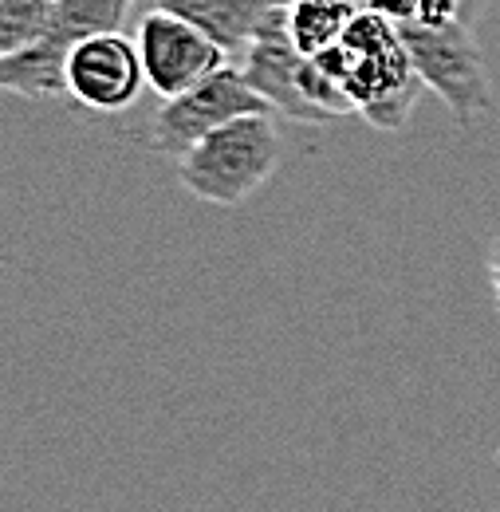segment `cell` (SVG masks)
Returning a JSON list of instances; mask_svg holds the SVG:
<instances>
[{
	"label": "cell",
	"instance_id": "13",
	"mask_svg": "<svg viewBox=\"0 0 500 512\" xmlns=\"http://www.w3.org/2000/svg\"><path fill=\"white\" fill-rule=\"evenodd\" d=\"M418 4H422V0H363V8H367V12L382 16V20H386V24H394V28L418 24Z\"/></svg>",
	"mask_w": 500,
	"mask_h": 512
},
{
	"label": "cell",
	"instance_id": "9",
	"mask_svg": "<svg viewBox=\"0 0 500 512\" xmlns=\"http://www.w3.org/2000/svg\"><path fill=\"white\" fill-rule=\"evenodd\" d=\"M288 4L292 0H154V8L189 20L229 56H245L260 24L276 8H288Z\"/></svg>",
	"mask_w": 500,
	"mask_h": 512
},
{
	"label": "cell",
	"instance_id": "3",
	"mask_svg": "<svg viewBox=\"0 0 500 512\" xmlns=\"http://www.w3.org/2000/svg\"><path fill=\"white\" fill-rule=\"evenodd\" d=\"M134 4L138 0H60L48 32L32 48L0 56V87L24 99L67 95V56L95 36L119 32Z\"/></svg>",
	"mask_w": 500,
	"mask_h": 512
},
{
	"label": "cell",
	"instance_id": "5",
	"mask_svg": "<svg viewBox=\"0 0 500 512\" xmlns=\"http://www.w3.org/2000/svg\"><path fill=\"white\" fill-rule=\"evenodd\" d=\"M260 111H268L264 99L245 83L241 67L229 64V67H221L217 75H209L205 83H197L186 95L166 99V103L154 111L150 146H154L158 154L186 158L189 150H193L197 142H205L209 134L229 127L233 119L260 115Z\"/></svg>",
	"mask_w": 500,
	"mask_h": 512
},
{
	"label": "cell",
	"instance_id": "14",
	"mask_svg": "<svg viewBox=\"0 0 500 512\" xmlns=\"http://www.w3.org/2000/svg\"><path fill=\"white\" fill-rule=\"evenodd\" d=\"M489 276H493V292H497V308H500V241L493 249V260H489Z\"/></svg>",
	"mask_w": 500,
	"mask_h": 512
},
{
	"label": "cell",
	"instance_id": "8",
	"mask_svg": "<svg viewBox=\"0 0 500 512\" xmlns=\"http://www.w3.org/2000/svg\"><path fill=\"white\" fill-rule=\"evenodd\" d=\"M142 87H146V71L138 44L126 40L123 32L95 36L67 56V95L95 115L126 111Z\"/></svg>",
	"mask_w": 500,
	"mask_h": 512
},
{
	"label": "cell",
	"instance_id": "10",
	"mask_svg": "<svg viewBox=\"0 0 500 512\" xmlns=\"http://www.w3.org/2000/svg\"><path fill=\"white\" fill-rule=\"evenodd\" d=\"M359 12L363 8L355 0H292L288 4V36L300 48V56L319 60L343 44V36Z\"/></svg>",
	"mask_w": 500,
	"mask_h": 512
},
{
	"label": "cell",
	"instance_id": "15",
	"mask_svg": "<svg viewBox=\"0 0 500 512\" xmlns=\"http://www.w3.org/2000/svg\"><path fill=\"white\" fill-rule=\"evenodd\" d=\"M485 4H489V0H469V20H473V12H481Z\"/></svg>",
	"mask_w": 500,
	"mask_h": 512
},
{
	"label": "cell",
	"instance_id": "2",
	"mask_svg": "<svg viewBox=\"0 0 500 512\" xmlns=\"http://www.w3.org/2000/svg\"><path fill=\"white\" fill-rule=\"evenodd\" d=\"M280 170V130L272 111L233 119L178 158V182L189 197L221 209L245 205Z\"/></svg>",
	"mask_w": 500,
	"mask_h": 512
},
{
	"label": "cell",
	"instance_id": "1",
	"mask_svg": "<svg viewBox=\"0 0 500 512\" xmlns=\"http://www.w3.org/2000/svg\"><path fill=\"white\" fill-rule=\"evenodd\" d=\"M319 67L339 83L351 111L386 134H398L410 123L418 95L426 91L406 56L402 32L367 8L351 20L343 44L319 56Z\"/></svg>",
	"mask_w": 500,
	"mask_h": 512
},
{
	"label": "cell",
	"instance_id": "4",
	"mask_svg": "<svg viewBox=\"0 0 500 512\" xmlns=\"http://www.w3.org/2000/svg\"><path fill=\"white\" fill-rule=\"evenodd\" d=\"M398 32H402L406 56L418 71V79L426 83V91H434L453 111L457 127H473V119L493 107L485 56H481L473 24L469 20H457L445 28L406 24Z\"/></svg>",
	"mask_w": 500,
	"mask_h": 512
},
{
	"label": "cell",
	"instance_id": "11",
	"mask_svg": "<svg viewBox=\"0 0 500 512\" xmlns=\"http://www.w3.org/2000/svg\"><path fill=\"white\" fill-rule=\"evenodd\" d=\"M60 0H0V56H16L32 48L56 12Z\"/></svg>",
	"mask_w": 500,
	"mask_h": 512
},
{
	"label": "cell",
	"instance_id": "7",
	"mask_svg": "<svg viewBox=\"0 0 500 512\" xmlns=\"http://www.w3.org/2000/svg\"><path fill=\"white\" fill-rule=\"evenodd\" d=\"M237 67H241L245 83L264 99L268 111H280L292 123H331L308 99V67H312V60L300 56V48L288 36V8H276L260 24V32L252 36L249 52L241 56Z\"/></svg>",
	"mask_w": 500,
	"mask_h": 512
},
{
	"label": "cell",
	"instance_id": "6",
	"mask_svg": "<svg viewBox=\"0 0 500 512\" xmlns=\"http://www.w3.org/2000/svg\"><path fill=\"white\" fill-rule=\"evenodd\" d=\"M134 44L142 56L146 87L154 95H162V103L186 95L209 75H217L221 67H229V52L221 44H213L201 28H193L189 20L162 12V8H154L138 20Z\"/></svg>",
	"mask_w": 500,
	"mask_h": 512
},
{
	"label": "cell",
	"instance_id": "12",
	"mask_svg": "<svg viewBox=\"0 0 500 512\" xmlns=\"http://www.w3.org/2000/svg\"><path fill=\"white\" fill-rule=\"evenodd\" d=\"M457 20H469V0H422L418 4V24L422 28H445V24H457Z\"/></svg>",
	"mask_w": 500,
	"mask_h": 512
}]
</instances>
